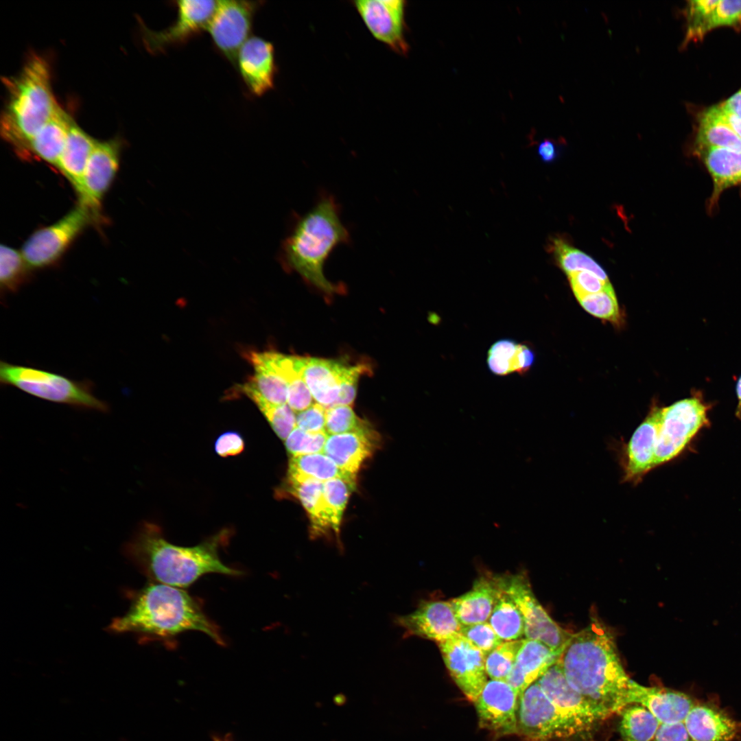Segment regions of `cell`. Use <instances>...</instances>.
<instances>
[{"label":"cell","mask_w":741,"mask_h":741,"mask_svg":"<svg viewBox=\"0 0 741 741\" xmlns=\"http://www.w3.org/2000/svg\"><path fill=\"white\" fill-rule=\"evenodd\" d=\"M519 343L512 339H501L488 351L486 362L489 370L498 376L517 373Z\"/></svg>","instance_id":"42"},{"label":"cell","mask_w":741,"mask_h":741,"mask_svg":"<svg viewBox=\"0 0 741 741\" xmlns=\"http://www.w3.org/2000/svg\"><path fill=\"white\" fill-rule=\"evenodd\" d=\"M355 484L342 478H333L323 483V497L331 530L339 533L343 512L349 495Z\"/></svg>","instance_id":"40"},{"label":"cell","mask_w":741,"mask_h":741,"mask_svg":"<svg viewBox=\"0 0 741 741\" xmlns=\"http://www.w3.org/2000/svg\"><path fill=\"white\" fill-rule=\"evenodd\" d=\"M499 579L502 590L523 616L526 638L541 642L561 654L572 634L563 629L545 611L535 597L526 574H500Z\"/></svg>","instance_id":"9"},{"label":"cell","mask_w":741,"mask_h":741,"mask_svg":"<svg viewBox=\"0 0 741 741\" xmlns=\"http://www.w3.org/2000/svg\"><path fill=\"white\" fill-rule=\"evenodd\" d=\"M270 360L288 386L287 403L302 410L313 402V397L301 373V357L269 351Z\"/></svg>","instance_id":"34"},{"label":"cell","mask_w":741,"mask_h":741,"mask_svg":"<svg viewBox=\"0 0 741 741\" xmlns=\"http://www.w3.org/2000/svg\"><path fill=\"white\" fill-rule=\"evenodd\" d=\"M693 741H733L741 723L712 702H696L684 720Z\"/></svg>","instance_id":"23"},{"label":"cell","mask_w":741,"mask_h":741,"mask_svg":"<svg viewBox=\"0 0 741 741\" xmlns=\"http://www.w3.org/2000/svg\"><path fill=\"white\" fill-rule=\"evenodd\" d=\"M260 1H218L208 27L215 48L236 65L238 53L250 37L254 17L262 5Z\"/></svg>","instance_id":"11"},{"label":"cell","mask_w":741,"mask_h":741,"mask_svg":"<svg viewBox=\"0 0 741 741\" xmlns=\"http://www.w3.org/2000/svg\"><path fill=\"white\" fill-rule=\"evenodd\" d=\"M29 269L21 252L5 245L1 246L0 282L2 292H17L28 280Z\"/></svg>","instance_id":"39"},{"label":"cell","mask_w":741,"mask_h":741,"mask_svg":"<svg viewBox=\"0 0 741 741\" xmlns=\"http://www.w3.org/2000/svg\"><path fill=\"white\" fill-rule=\"evenodd\" d=\"M569 685L609 714L625 707L630 678L618 656L614 637L602 622L592 620L572 634L556 662Z\"/></svg>","instance_id":"1"},{"label":"cell","mask_w":741,"mask_h":741,"mask_svg":"<svg viewBox=\"0 0 741 741\" xmlns=\"http://www.w3.org/2000/svg\"><path fill=\"white\" fill-rule=\"evenodd\" d=\"M395 622L404 630V637H419L437 644L460 634L462 628L449 600H422L416 610L397 616Z\"/></svg>","instance_id":"16"},{"label":"cell","mask_w":741,"mask_h":741,"mask_svg":"<svg viewBox=\"0 0 741 741\" xmlns=\"http://www.w3.org/2000/svg\"><path fill=\"white\" fill-rule=\"evenodd\" d=\"M96 142L73 120L57 167L71 183L77 193Z\"/></svg>","instance_id":"29"},{"label":"cell","mask_w":741,"mask_h":741,"mask_svg":"<svg viewBox=\"0 0 741 741\" xmlns=\"http://www.w3.org/2000/svg\"><path fill=\"white\" fill-rule=\"evenodd\" d=\"M722 27H741V0H719L710 22L709 31Z\"/></svg>","instance_id":"49"},{"label":"cell","mask_w":741,"mask_h":741,"mask_svg":"<svg viewBox=\"0 0 741 741\" xmlns=\"http://www.w3.org/2000/svg\"><path fill=\"white\" fill-rule=\"evenodd\" d=\"M236 66L253 95L261 96L273 89L277 65L274 47L270 41L250 36L238 53Z\"/></svg>","instance_id":"20"},{"label":"cell","mask_w":741,"mask_h":741,"mask_svg":"<svg viewBox=\"0 0 741 741\" xmlns=\"http://www.w3.org/2000/svg\"><path fill=\"white\" fill-rule=\"evenodd\" d=\"M98 214L79 203L56 223L34 232L25 242L21 253L30 268L51 265Z\"/></svg>","instance_id":"8"},{"label":"cell","mask_w":741,"mask_h":741,"mask_svg":"<svg viewBox=\"0 0 741 741\" xmlns=\"http://www.w3.org/2000/svg\"><path fill=\"white\" fill-rule=\"evenodd\" d=\"M638 703L648 709L661 723L684 722L696 702L687 694L660 687H646L630 679L625 707Z\"/></svg>","instance_id":"21"},{"label":"cell","mask_w":741,"mask_h":741,"mask_svg":"<svg viewBox=\"0 0 741 741\" xmlns=\"http://www.w3.org/2000/svg\"><path fill=\"white\" fill-rule=\"evenodd\" d=\"M736 416L741 418V405L738 406L736 410Z\"/></svg>","instance_id":"59"},{"label":"cell","mask_w":741,"mask_h":741,"mask_svg":"<svg viewBox=\"0 0 741 741\" xmlns=\"http://www.w3.org/2000/svg\"><path fill=\"white\" fill-rule=\"evenodd\" d=\"M213 741H234L233 736L228 733L224 736H213Z\"/></svg>","instance_id":"57"},{"label":"cell","mask_w":741,"mask_h":741,"mask_svg":"<svg viewBox=\"0 0 741 741\" xmlns=\"http://www.w3.org/2000/svg\"><path fill=\"white\" fill-rule=\"evenodd\" d=\"M289 489L307 513L313 537L331 531L323 497V483L315 480H288Z\"/></svg>","instance_id":"32"},{"label":"cell","mask_w":741,"mask_h":741,"mask_svg":"<svg viewBox=\"0 0 741 741\" xmlns=\"http://www.w3.org/2000/svg\"><path fill=\"white\" fill-rule=\"evenodd\" d=\"M736 393L738 399V406L741 405V377L739 378L736 386Z\"/></svg>","instance_id":"58"},{"label":"cell","mask_w":741,"mask_h":741,"mask_svg":"<svg viewBox=\"0 0 741 741\" xmlns=\"http://www.w3.org/2000/svg\"><path fill=\"white\" fill-rule=\"evenodd\" d=\"M217 535L191 547L168 542L154 524H143L126 544L128 557L155 583L185 588L207 574L240 576L242 572L222 563Z\"/></svg>","instance_id":"3"},{"label":"cell","mask_w":741,"mask_h":741,"mask_svg":"<svg viewBox=\"0 0 741 741\" xmlns=\"http://www.w3.org/2000/svg\"><path fill=\"white\" fill-rule=\"evenodd\" d=\"M438 646L451 677L473 703L488 681L486 655L460 633Z\"/></svg>","instance_id":"14"},{"label":"cell","mask_w":741,"mask_h":741,"mask_svg":"<svg viewBox=\"0 0 741 741\" xmlns=\"http://www.w3.org/2000/svg\"><path fill=\"white\" fill-rule=\"evenodd\" d=\"M719 0H694L687 1L684 10L686 30L682 47L691 41L701 40L709 31L710 22Z\"/></svg>","instance_id":"38"},{"label":"cell","mask_w":741,"mask_h":741,"mask_svg":"<svg viewBox=\"0 0 741 741\" xmlns=\"http://www.w3.org/2000/svg\"><path fill=\"white\" fill-rule=\"evenodd\" d=\"M559 142L546 139L538 144L537 153L541 161L545 163L554 162L560 154Z\"/></svg>","instance_id":"54"},{"label":"cell","mask_w":741,"mask_h":741,"mask_svg":"<svg viewBox=\"0 0 741 741\" xmlns=\"http://www.w3.org/2000/svg\"><path fill=\"white\" fill-rule=\"evenodd\" d=\"M256 405L281 439L285 440L296 427V413L287 403L274 405L259 402Z\"/></svg>","instance_id":"46"},{"label":"cell","mask_w":741,"mask_h":741,"mask_svg":"<svg viewBox=\"0 0 741 741\" xmlns=\"http://www.w3.org/2000/svg\"><path fill=\"white\" fill-rule=\"evenodd\" d=\"M120 152L118 139L97 141L86 164L78 195L80 203L97 214L119 168Z\"/></svg>","instance_id":"17"},{"label":"cell","mask_w":741,"mask_h":741,"mask_svg":"<svg viewBox=\"0 0 741 741\" xmlns=\"http://www.w3.org/2000/svg\"><path fill=\"white\" fill-rule=\"evenodd\" d=\"M247 357L253 366L254 375L239 390L255 404L259 402L274 405L287 403V384L272 364L268 351H251Z\"/></svg>","instance_id":"27"},{"label":"cell","mask_w":741,"mask_h":741,"mask_svg":"<svg viewBox=\"0 0 741 741\" xmlns=\"http://www.w3.org/2000/svg\"><path fill=\"white\" fill-rule=\"evenodd\" d=\"M8 98L1 118V133L21 154L29 153L33 137L60 107L53 94L49 65L32 55L14 77L5 80Z\"/></svg>","instance_id":"5"},{"label":"cell","mask_w":741,"mask_h":741,"mask_svg":"<svg viewBox=\"0 0 741 741\" xmlns=\"http://www.w3.org/2000/svg\"><path fill=\"white\" fill-rule=\"evenodd\" d=\"M620 733L623 741H652L661 722L638 703L624 707L621 711Z\"/></svg>","instance_id":"35"},{"label":"cell","mask_w":741,"mask_h":741,"mask_svg":"<svg viewBox=\"0 0 741 741\" xmlns=\"http://www.w3.org/2000/svg\"><path fill=\"white\" fill-rule=\"evenodd\" d=\"M662 409L652 405L626 444L622 461L623 482L636 484L655 469L656 439Z\"/></svg>","instance_id":"19"},{"label":"cell","mask_w":741,"mask_h":741,"mask_svg":"<svg viewBox=\"0 0 741 741\" xmlns=\"http://www.w3.org/2000/svg\"><path fill=\"white\" fill-rule=\"evenodd\" d=\"M548 247L559 267L567 275L579 271H588L601 279L609 281L606 272L598 262L562 239L552 238Z\"/></svg>","instance_id":"36"},{"label":"cell","mask_w":741,"mask_h":741,"mask_svg":"<svg viewBox=\"0 0 741 741\" xmlns=\"http://www.w3.org/2000/svg\"><path fill=\"white\" fill-rule=\"evenodd\" d=\"M296 427L309 432H325L326 408L314 403L296 414Z\"/></svg>","instance_id":"51"},{"label":"cell","mask_w":741,"mask_h":741,"mask_svg":"<svg viewBox=\"0 0 741 741\" xmlns=\"http://www.w3.org/2000/svg\"><path fill=\"white\" fill-rule=\"evenodd\" d=\"M1 385L50 402L106 412L108 403L93 393L89 380L77 381L47 370L1 361Z\"/></svg>","instance_id":"6"},{"label":"cell","mask_w":741,"mask_h":741,"mask_svg":"<svg viewBox=\"0 0 741 741\" xmlns=\"http://www.w3.org/2000/svg\"><path fill=\"white\" fill-rule=\"evenodd\" d=\"M348 366L334 360L301 357L302 376L316 403L326 409L335 406Z\"/></svg>","instance_id":"26"},{"label":"cell","mask_w":741,"mask_h":741,"mask_svg":"<svg viewBox=\"0 0 741 741\" xmlns=\"http://www.w3.org/2000/svg\"><path fill=\"white\" fill-rule=\"evenodd\" d=\"M372 427L357 416L350 405H336L326 409L325 432L328 435L366 430Z\"/></svg>","instance_id":"43"},{"label":"cell","mask_w":741,"mask_h":741,"mask_svg":"<svg viewBox=\"0 0 741 741\" xmlns=\"http://www.w3.org/2000/svg\"><path fill=\"white\" fill-rule=\"evenodd\" d=\"M245 447L244 440L240 434L233 431L220 435L215 442V452L222 457L236 456Z\"/></svg>","instance_id":"52"},{"label":"cell","mask_w":741,"mask_h":741,"mask_svg":"<svg viewBox=\"0 0 741 741\" xmlns=\"http://www.w3.org/2000/svg\"><path fill=\"white\" fill-rule=\"evenodd\" d=\"M572 290L576 298L583 296L613 289L606 281L588 271H579L568 275Z\"/></svg>","instance_id":"48"},{"label":"cell","mask_w":741,"mask_h":741,"mask_svg":"<svg viewBox=\"0 0 741 741\" xmlns=\"http://www.w3.org/2000/svg\"><path fill=\"white\" fill-rule=\"evenodd\" d=\"M340 213V204L334 196L320 192L307 212L292 214L290 230L277 257L285 271L296 272L307 283L327 294L344 290L343 285L332 283L324 274L325 264L333 250L351 242Z\"/></svg>","instance_id":"2"},{"label":"cell","mask_w":741,"mask_h":741,"mask_svg":"<svg viewBox=\"0 0 741 741\" xmlns=\"http://www.w3.org/2000/svg\"><path fill=\"white\" fill-rule=\"evenodd\" d=\"M379 434L370 427L366 430L329 435L323 453L342 470L356 475L364 462L379 445Z\"/></svg>","instance_id":"25"},{"label":"cell","mask_w":741,"mask_h":741,"mask_svg":"<svg viewBox=\"0 0 741 741\" xmlns=\"http://www.w3.org/2000/svg\"><path fill=\"white\" fill-rule=\"evenodd\" d=\"M503 592L499 575L484 574L465 593L449 600L462 626L488 622Z\"/></svg>","instance_id":"22"},{"label":"cell","mask_w":741,"mask_h":741,"mask_svg":"<svg viewBox=\"0 0 741 741\" xmlns=\"http://www.w3.org/2000/svg\"><path fill=\"white\" fill-rule=\"evenodd\" d=\"M337 478L356 484V475L342 470L323 452L294 456L290 460L288 480L310 479L325 482Z\"/></svg>","instance_id":"33"},{"label":"cell","mask_w":741,"mask_h":741,"mask_svg":"<svg viewBox=\"0 0 741 741\" xmlns=\"http://www.w3.org/2000/svg\"><path fill=\"white\" fill-rule=\"evenodd\" d=\"M405 1L403 0H359L354 5L375 38L400 54L408 46L403 34Z\"/></svg>","instance_id":"18"},{"label":"cell","mask_w":741,"mask_h":741,"mask_svg":"<svg viewBox=\"0 0 741 741\" xmlns=\"http://www.w3.org/2000/svg\"><path fill=\"white\" fill-rule=\"evenodd\" d=\"M524 642V639L504 641L486 655L485 669L491 679L506 681Z\"/></svg>","instance_id":"41"},{"label":"cell","mask_w":741,"mask_h":741,"mask_svg":"<svg viewBox=\"0 0 741 741\" xmlns=\"http://www.w3.org/2000/svg\"><path fill=\"white\" fill-rule=\"evenodd\" d=\"M367 365L359 364L347 367L342 377L336 405H351L355 401L358 381L362 375L367 373Z\"/></svg>","instance_id":"50"},{"label":"cell","mask_w":741,"mask_h":741,"mask_svg":"<svg viewBox=\"0 0 741 741\" xmlns=\"http://www.w3.org/2000/svg\"><path fill=\"white\" fill-rule=\"evenodd\" d=\"M517 718V733L528 741H549L577 735L537 681L519 696Z\"/></svg>","instance_id":"10"},{"label":"cell","mask_w":741,"mask_h":741,"mask_svg":"<svg viewBox=\"0 0 741 741\" xmlns=\"http://www.w3.org/2000/svg\"><path fill=\"white\" fill-rule=\"evenodd\" d=\"M537 682L577 735L589 731L595 724L611 715L574 690L557 663L551 666Z\"/></svg>","instance_id":"13"},{"label":"cell","mask_w":741,"mask_h":741,"mask_svg":"<svg viewBox=\"0 0 741 741\" xmlns=\"http://www.w3.org/2000/svg\"><path fill=\"white\" fill-rule=\"evenodd\" d=\"M460 634L486 655L504 642L489 622L462 626Z\"/></svg>","instance_id":"47"},{"label":"cell","mask_w":741,"mask_h":741,"mask_svg":"<svg viewBox=\"0 0 741 741\" xmlns=\"http://www.w3.org/2000/svg\"><path fill=\"white\" fill-rule=\"evenodd\" d=\"M174 3L177 15L169 27L154 31L142 25L143 42L152 54L165 52L169 47L184 44L207 30L218 1L179 0Z\"/></svg>","instance_id":"12"},{"label":"cell","mask_w":741,"mask_h":741,"mask_svg":"<svg viewBox=\"0 0 741 741\" xmlns=\"http://www.w3.org/2000/svg\"><path fill=\"white\" fill-rule=\"evenodd\" d=\"M519 696L506 681L488 680L473 702L480 727L499 736L517 733Z\"/></svg>","instance_id":"15"},{"label":"cell","mask_w":741,"mask_h":741,"mask_svg":"<svg viewBox=\"0 0 741 741\" xmlns=\"http://www.w3.org/2000/svg\"><path fill=\"white\" fill-rule=\"evenodd\" d=\"M560 655L541 642L525 638L506 681L520 696L557 662Z\"/></svg>","instance_id":"28"},{"label":"cell","mask_w":741,"mask_h":741,"mask_svg":"<svg viewBox=\"0 0 741 741\" xmlns=\"http://www.w3.org/2000/svg\"><path fill=\"white\" fill-rule=\"evenodd\" d=\"M702 148L741 152V139L723 115L719 105L709 107L699 115L692 148Z\"/></svg>","instance_id":"30"},{"label":"cell","mask_w":741,"mask_h":741,"mask_svg":"<svg viewBox=\"0 0 741 741\" xmlns=\"http://www.w3.org/2000/svg\"><path fill=\"white\" fill-rule=\"evenodd\" d=\"M692 153L702 162L713 186L707 202L712 213L718 207L722 193L732 187H741V152L717 148H693Z\"/></svg>","instance_id":"24"},{"label":"cell","mask_w":741,"mask_h":741,"mask_svg":"<svg viewBox=\"0 0 741 741\" xmlns=\"http://www.w3.org/2000/svg\"><path fill=\"white\" fill-rule=\"evenodd\" d=\"M503 641L521 639L524 635V620L513 600L502 593L488 620Z\"/></svg>","instance_id":"37"},{"label":"cell","mask_w":741,"mask_h":741,"mask_svg":"<svg viewBox=\"0 0 741 741\" xmlns=\"http://www.w3.org/2000/svg\"><path fill=\"white\" fill-rule=\"evenodd\" d=\"M110 630L158 639L200 631L219 645L224 644L218 628L196 599L182 588L155 582L137 593L129 610L113 621Z\"/></svg>","instance_id":"4"},{"label":"cell","mask_w":741,"mask_h":741,"mask_svg":"<svg viewBox=\"0 0 741 741\" xmlns=\"http://www.w3.org/2000/svg\"><path fill=\"white\" fill-rule=\"evenodd\" d=\"M720 104L741 119V89Z\"/></svg>","instance_id":"55"},{"label":"cell","mask_w":741,"mask_h":741,"mask_svg":"<svg viewBox=\"0 0 741 741\" xmlns=\"http://www.w3.org/2000/svg\"><path fill=\"white\" fill-rule=\"evenodd\" d=\"M328 436L326 432H309L296 427L285 444L292 456L322 453Z\"/></svg>","instance_id":"45"},{"label":"cell","mask_w":741,"mask_h":741,"mask_svg":"<svg viewBox=\"0 0 741 741\" xmlns=\"http://www.w3.org/2000/svg\"><path fill=\"white\" fill-rule=\"evenodd\" d=\"M720 108L730 124L733 130L736 132L738 137L741 139V119L737 115L731 113L730 110L724 108L721 104H719Z\"/></svg>","instance_id":"56"},{"label":"cell","mask_w":741,"mask_h":741,"mask_svg":"<svg viewBox=\"0 0 741 741\" xmlns=\"http://www.w3.org/2000/svg\"><path fill=\"white\" fill-rule=\"evenodd\" d=\"M577 300L590 314L612 322H620V311L613 289L583 296Z\"/></svg>","instance_id":"44"},{"label":"cell","mask_w":741,"mask_h":741,"mask_svg":"<svg viewBox=\"0 0 741 741\" xmlns=\"http://www.w3.org/2000/svg\"><path fill=\"white\" fill-rule=\"evenodd\" d=\"M709 406L698 397L663 408L657 435L655 468L679 456L697 433L707 427Z\"/></svg>","instance_id":"7"},{"label":"cell","mask_w":741,"mask_h":741,"mask_svg":"<svg viewBox=\"0 0 741 741\" xmlns=\"http://www.w3.org/2000/svg\"><path fill=\"white\" fill-rule=\"evenodd\" d=\"M652 741H693L683 722L661 723Z\"/></svg>","instance_id":"53"},{"label":"cell","mask_w":741,"mask_h":741,"mask_svg":"<svg viewBox=\"0 0 741 741\" xmlns=\"http://www.w3.org/2000/svg\"><path fill=\"white\" fill-rule=\"evenodd\" d=\"M72 121L71 116L60 107L33 137L29 153L57 167Z\"/></svg>","instance_id":"31"}]
</instances>
